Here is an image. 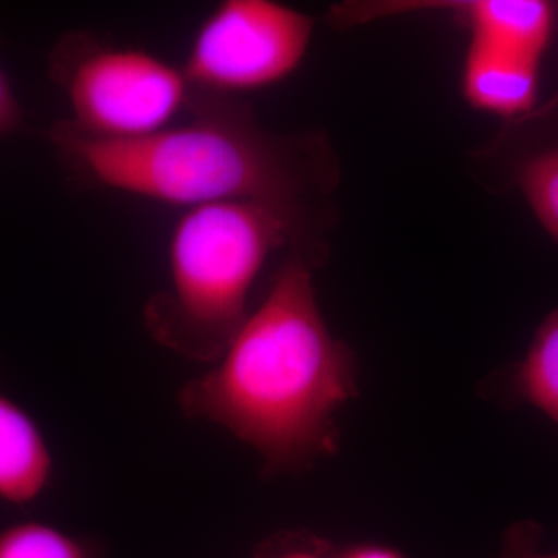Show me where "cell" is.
Returning <instances> with one entry per match:
<instances>
[{
  "mask_svg": "<svg viewBox=\"0 0 558 558\" xmlns=\"http://www.w3.org/2000/svg\"><path fill=\"white\" fill-rule=\"evenodd\" d=\"M186 117L135 140L90 137L58 120L49 142L76 185L183 209L258 202L326 238L340 183L339 159L326 134L267 130L242 98L196 92Z\"/></svg>",
  "mask_w": 558,
  "mask_h": 558,
  "instance_id": "cell-1",
  "label": "cell"
},
{
  "mask_svg": "<svg viewBox=\"0 0 558 558\" xmlns=\"http://www.w3.org/2000/svg\"><path fill=\"white\" fill-rule=\"evenodd\" d=\"M315 267L288 253L218 365L178 396L186 417L226 428L270 472L310 468L333 453V417L355 392L354 359L319 311Z\"/></svg>",
  "mask_w": 558,
  "mask_h": 558,
  "instance_id": "cell-2",
  "label": "cell"
},
{
  "mask_svg": "<svg viewBox=\"0 0 558 558\" xmlns=\"http://www.w3.org/2000/svg\"><path fill=\"white\" fill-rule=\"evenodd\" d=\"M278 250L319 267L326 238L258 202L183 209L168 244L167 288L143 311L149 336L180 357L216 362L247 319L250 292Z\"/></svg>",
  "mask_w": 558,
  "mask_h": 558,
  "instance_id": "cell-3",
  "label": "cell"
},
{
  "mask_svg": "<svg viewBox=\"0 0 558 558\" xmlns=\"http://www.w3.org/2000/svg\"><path fill=\"white\" fill-rule=\"evenodd\" d=\"M47 73L68 98L73 128L102 140L148 137L189 112L193 89L182 65L157 54L101 43L89 32L64 33Z\"/></svg>",
  "mask_w": 558,
  "mask_h": 558,
  "instance_id": "cell-4",
  "label": "cell"
},
{
  "mask_svg": "<svg viewBox=\"0 0 558 558\" xmlns=\"http://www.w3.org/2000/svg\"><path fill=\"white\" fill-rule=\"evenodd\" d=\"M314 31V17L292 7L223 0L202 22L182 70L196 94L242 98L292 75Z\"/></svg>",
  "mask_w": 558,
  "mask_h": 558,
  "instance_id": "cell-5",
  "label": "cell"
},
{
  "mask_svg": "<svg viewBox=\"0 0 558 558\" xmlns=\"http://www.w3.org/2000/svg\"><path fill=\"white\" fill-rule=\"evenodd\" d=\"M472 167L486 185L519 190L558 245L557 102L510 120L490 145L473 154Z\"/></svg>",
  "mask_w": 558,
  "mask_h": 558,
  "instance_id": "cell-6",
  "label": "cell"
},
{
  "mask_svg": "<svg viewBox=\"0 0 558 558\" xmlns=\"http://www.w3.org/2000/svg\"><path fill=\"white\" fill-rule=\"evenodd\" d=\"M373 5V3H371ZM449 11L465 31L469 44L508 51L542 61L554 31V7L543 0H457V2H395L369 7L368 14L384 17L402 11Z\"/></svg>",
  "mask_w": 558,
  "mask_h": 558,
  "instance_id": "cell-7",
  "label": "cell"
},
{
  "mask_svg": "<svg viewBox=\"0 0 558 558\" xmlns=\"http://www.w3.org/2000/svg\"><path fill=\"white\" fill-rule=\"evenodd\" d=\"M53 475V453L43 428L0 381V502L13 508L35 505L49 490Z\"/></svg>",
  "mask_w": 558,
  "mask_h": 558,
  "instance_id": "cell-8",
  "label": "cell"
},
{
  "mask_svg": "<svg viewBox=\"0 0 558 558\" xmlns=\"http://www.w3.org/2000/svg\"><path fill=\"white\" fill-rule=\"evenodd\" d=\"M461 80L470 106L508 121L537 106L539 62L519 54L469 44Z\"/></svg>",
  "mask_w": 558,
  "mask_h": 558,
  "instance_id": "cell-9",
  "label": "cell"
},
{
  "mask_svg": "<svg viewBox=\"0 0 558 558\" xmlns=\"http://www.w3.org/2000/svg\"><path fill=\"white\" fill-rule=\"evenodd\" d=\"M513 387L558 424V307L543 319L526 357L513 376Z\"/></svg>",
  "mask_w": 558,
  "mask_h": 558,
  "instance_id": "cell-10",
  "label": "cell"
},
{
  "mask_svg": "<svg viewBox=\"0 0 558 558\" xmlns=\"http://www.w3.org/2000/svg\"><path fill=\"white\" fill-rule=\"evenodd\" d=\"M0 558H97L83 539L43 521H21L0 531Z\"/></svg>",
  "mask_w": 558,
  "mask_h": 558,
  "instance_id": "cell-11",
  "label": "cell"
},
{
  "mask_svg": "<svg viewBox=\"0 0 558 558\" xmlns=\"http://www.w3.org/2000/svg\"><path fill=\"white\" fill-rule=\"evenodd\" d=\"M539 529L534 523H520L508 532L506 548L499 558H558V554H542L537 550Z\"/></svg>",
  "mask_w": 558,
  "mask_h": 558,
  "instance_id": "cell-12",
  "label": "cell"
},
{
  "mask_svg": "<svg viewBox=\"0 0 558 558\" xmlns=\"http://www.w3.org/2000/svg\"><path fill=\"white\" fill-rule=\"evenodd\" d=\"M25 113L5 70L0 65V137L24 130Z\"/></svg>",
  "mask_w": 558,
  "mask_h": 558,
  "instance_id": "cell-13",
  "label": "cell"
},
{
  "mask_svg": "<svg viewBox=\"0 0 558 558\" xmlns=\"http://www.w3.org/2000/svg\"><path fill=\"white\" fill-rule=\"evenodd\" d=\"M340 558H403L398 550L384 548V546H359L344 553Z\"/></svg>",
  "mask_w": 558,
  "mask_h": 558,
  "instance_id": "cell-14",
  "label": "cell"
},
{
  "mask_svg": "<svg viewBox=\"0 0 558 558\" xmlns=\"http://www.w3.org/2000/svg\"><path fill=\"white\" fill-rule=\"evenodd\" d=\"M279 558H323L318 554L307 553V550H292V553L282 554Z\"/></svg>",
  "mask_w": 558,
  "mask_h": 558,
  "instance_id": "cell-15",
  "label": "cell"
}]
</instances>
